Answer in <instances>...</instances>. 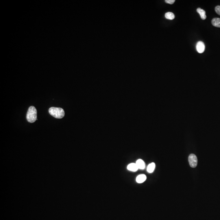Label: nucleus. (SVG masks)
Here are the masks:
<instances>
[{
    "label": "nucleus",
    "mask_w": 220,
    "mask_h": 220,
    "mask_svg": "<svg viewBox=\"0 0 220 220\" xmlns=\"http://www.w3.org/2000/svg\"><path fill=\"white\" fill-rule=\"evenodd\" d=\"M196 49L198 52L200 54L203 53L205 49V46L204 43L202 41H199L197 43L196 45Z\"/></svg>",
    "instance_id": "20e7f679"
},
{
    "label": "nucleus",
    "mask_w": 220,
    "mask_h": 220,
    "mask_svg": "<svg viewBox=\"0 0 220 220\" xmlns=\"http://www.w3.org/2000/svg\"><path fill=\"white\" fill-rule=\"evenodd\" d=\"M37 112L36 108L34 106H30L27 115V120L30 123L34 122L37 119Z\"/></svg>",
    "instance_id": "f03ea898"
},
{
    "label": "nucleus",
    "mask_w": 220,
    "mask_h": 220,
    "mask_svg": "<svg viewBox=\"0 0 220 220\" xmlns=\"http://www.w3.org/2000/svg\"><path fill=\"white\" fill-rule=\"evenodd\" d=\"M127 169L132 172H136L139 168L136 163H131L128 164L127 166Z\"/></svg>",
    "instance_id": "39448f33"
},
{
    "label": "nucleus",
    "mask_w": 220,
    "mask_h": 220,
    "mask_svg": "<svg viewBox=\"0 0 220 220\" xmlns=\"http://www.w3.org/2000/svg\"><path fill=\"white\" fill-rule=\"evenodd\" d=\"M215 10L217 14L220 15V6H217L215 8Z\"/></svg>",
    "instance_id": "f8f14e48"
},
{
    "label": "nucleus",
    "mask_w": 220,
    "mask_h": 220,
    "mask_svg": "<svg viewBox=\"0 0 220 220\" xmlns=\"http://www.w3.org/2000/svg\"><path fill=\"white\" fill-rule=\"evenodd\" d=\"M188 161L190 166L192 168H196L198 163V159L195 154H190L189 156Z\"/></svg>",
    "instance_id": "7ed1b4c3"
},
{
    "label": "nucleus",
    "mask_w": 220,
    "mask_h": 220,
    "mask_svg": "<svg viewBox=\"0 0 220 220\" xmlns=\"http://www.w3.org/2000/svg\"><path fill=\"white\" fill-rule=\"evenodd\" d=\"M165 17L166 19H168L169 20H173L174 19L175 16L173 13L170 12H168L165 14Z\"/></svg>",
    "instance_id": "9b49d317"
},
{
    "label": "nucleus",
    "mask_w": 220,
    "mask_h": 220,
    "mask_svg": "<svg viewBox=\"0 0 220 220\" xmlns=\"http://www.w3.org/2000/svg\"><path fill=\"white\" fill-rule=\"evenodd\" d=\"M136 164L138 167L139 169L143 170L145 168V163L144 161L141 159H139L137 160Z\"/></svg>",
    "instance_id": "423d86ee"
},
{
    "label": "nucleus",
    "mask_w": 220,
    "mask_h": 220,
    "mask_svg": "<svg viewBox=\"0 0 220 220\" xmlns=\"http://www.w3.org/2000/svg\"><path fill=\"white\" fill-rule=\"evenodd\" d=\"M146 179V176L145 174H140L138 175L136 178V180L137 183H143Z\"/></svg>",
    "instance_id": "0eeeda50"
},
{
    "label": "nucleus",
    "mask_w": 220,
    "mask_h": 220,
    "mask_svg": "<svg viewBox=\"0 0 220 220\" xmlns=\"http://www.w3.org/2000/svg\"><path fill=\"white\" fill-rule=\"evenodd\" d=\"M197 12L200 14L201 19L202 20H205L206 19V14L205 10L200 8H197Z\"/></svg>",
    "instance_id": "6e6552de"
},
{
    "label": "nucleus",
    "mask_w": 220,
    "mask_h": 220,
    "mask_svg": "<svg viewBox=\"0 0 220 220\" xmlns=\"http://www.w3.org/2000/svg\"><path fill=\"white\" fill-rule=\"evenodd\" d=\"M155 168V164L153 162L148 165L147 170L149 173H152L154 171Z\"/></svg>",
    "instance_id": "9d476101"
},
{
    "label": "nucleus",
    "mask_w": 220,
    "mask_h": 220,
    "mask_svg": "<svg viewBox=\"0 0 220 220\" xmlns=\"http://www.w3.org/2000/svg\"><path fill=\"white\" fill-rule=\"evenodd\" d=\"M175 0H166L165 2L166 3L169 4H172L175 2Z\"/></svg>",
    "instance_id": "ddd939ff"
},
{
    "label": "nucleus",
    "mask_w": 220,
    "mask_h": 220,
    "mask_svg": "<svg viewBox=\"0 0 220 220\" xmlns=\"http://www.w3.org/2000/svg\"><path fill=\"white\" fill-rule=\"evenodd\" d=\"M211 23L213 26L220 28V18H213L211 21Z\"/></svg>",
    "instance_id": "1a4fd4ad"
},
{
    "label": "nucleus",
    "mask_w": 220,
    "mask_h": 220,
    "mask_svg": "<svg viewBox=\"0 0 220 220\" xmlns=\"http://www.w3.org/2000/svg\"><path fill=\"white\" fill-rule=\"evenodd\" d=\"M51 115L58 119H61L64 117L65 111L61 108L51 107L49 110Z\"/></svg>",
    "instance_id": "f257e3e1"
}]
</instances>
